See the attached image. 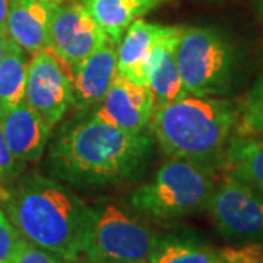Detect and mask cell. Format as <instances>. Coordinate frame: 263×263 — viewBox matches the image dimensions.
<instances>
[{"mask_svg": "<svg viewBox=\"0 0 263 263\" xmlns=\"http://www.w3.org/2000/svg\"><path fill=\"white\" fill-rule=\"evenodd\" d=\"M149 133L122 130L94 117L63 129L48 154L50 171L76 187H104L133 180L146 167Z\"/></svg>", "mask_w": 263, "mask_h": 263, "instance_id": "6da1fadb", "label": "cell"}, {"mask_svg": "<svg viewBox=\"0 0 263 263\" xmlns=\"http://www.w3.org/2000/svg\"><path fill=\"white\" fill-rule=\"evenodd\" d=\"M0 206L22 238L63 260L84 256L89 206L60 181L28 174L0 187Z\"/></svg>", "mask_w": 263, "mask_h": 263, "instance_id": "7a4b0ae2", "label": "cell"}, {"mask_svg": "<svg viewBox=\"0 0 263 263\" xmlns=\"http://www.w3.org/2000/svg\"><path fill=\"white\" fill-rule=\"evenodd\" d=\"M238 107L228 100L186 95L155 105L149 127L170 158H181L216 173L238 122Z\"/></svg>", "mask_w": 263, "mask_h": 263, "instance_id": "3957f363", "label": "cell"}, {"mask_svg": "<svg viewBox=\"0 0 263 263\" xmlns=\"http://www.w3.org/2000/svg\"><path fill=\"white\" fill-rule=\"evenodd\" d=\"M214 189L215 173L192 161L170 158L152 180L133 190L129 203L142 215L170 221L203 209Z\"/></svg>", "mask_w": 263, "mask_h": 263, "instance_id": "277c9868", "label": "cell"}, {"mask_svg": "<svg viewBox=\"0 0 263 263\" xmlns=\"http://www.w3.org/2000/svg\"><path fill=\"white\" fill-rule=\"evenodd\" d=\"M158 237L138 216L110 200L89 206L84 256L94 263H149Z\"/></svg>", "mask_w": 263, "mask_h": 263, "instance_id": "5b68a950", "label": "cell"}, {"mask_svg": "<svg viewBox=\"0 0 263 263\" xmlns=\"http://www.w3.org/2000/svg\"><path fill=\"white\" fill-rule=\"evenodd\" d=\"M180 78L187 94L214 97L226 94L234 76L233 47L212 28H183L176 48Z\"/></svg>", "mask_w": 263, "mask_h": 263, "instance_id": "8992f818", "label": "cell"}, {"mask_svg": "<svg viewBox=\"0 0 263 263\" xmlns=\"http://www.w3.org/2000/svg\"><path fill=\"white\" fill-rule=\"evenodd\" d=\"M216 230L227 240L253 241L263 238V193L224 176L208 200Z\"/></svg>", "mask_w": 263, "mask_h": 263, "instance_id": "52a82bcc", "label": "cell"}, {"mask_svg": "<svg viewBox=\"0 0 263 263\" xmlns=\"http://www.w3.org/2000/svg\"><path fill=\"white\" fill-rule=\"evenodd\" d=\"M25 103L51 129L73 105L70 75L50 50L34 53L27 65Z\"/></svg>", "mask_w": 263, "mask_h": 263, "instance_id": "ba28073f", "label": "cell"}, {"mask_svg": "<svg viewBox=\"0 0 263 263\" xmlns=\"http://www.w3.org/2000/svg\"><path fill=\"white\" fill-rule=\"evenodd\" d=\"M108 38L82 2L57 5L51 27L48 50L62 62L70 75L72 69Z\"/></svg>", "mask_w": 263, "mask_h": 263, "instance_id": "9c48e42d", "label": "cell"}, {"mask_svg": "<svg viewBox=\"0 0 263 263\" xmlns=\"http://www.w3.org/2000/svg\"><path fill=\"white\" fill-rule=\"evenodd\" d=\"M154 110L155 101L148 86L116 75L92 117L122 130L141 133L149 126Z\"/></svg>", "mask_w": 263, "mask_h": 263, "instance_id": "30bf717a", "label": "cell"}, {"mask_svg": "<svg viewBox=\"0 0 263 263\" xmlns=\"http://www.w3.org/2000/svg\"><path fill=\"white\" fill-rule=\"evenodd\" d=\"M117 75V46L110 40L72 69L73 107L86 110L103 101Z\"/></svg>", "mask_w": 263, "mask_h": 263, "instance_id": "8fae6325", "label": "cell"}, {"mask_svg": "<svg viewBox=\"0 0 263 263\" xmlns=\"http://www.w3.org/2000/svg\"><path fill=\"white\" fill-rule=\"evenodd\" d=\"M2 129L10 154L19 162H34L41 158L51 127L25 100L16 107L0 111Z\"/></svg>", "mask_w": 263, "mask_h": 263, "instance_id": "7c38bea8", "label": "cell"}, {"mask_svg": "<svg viewBox=\"0 0 263 263\" xmlns=\"http://www.w3.org/2000/svg\"><path fill=\"white\" fill-rule=\"evenodd\" d=\"M170 27L136 19L117 46V75L148 86V65L157 44Z\"/></svg>", "mask_w": 263, "mask_h": 263, "instance_id": "4fadbf2b", "label": "cell"}, {"mask_svg": "<svg viewBox=\"0 0 263 263\" xmlns=\"http://www.w3.org/2000/svg\"><path fill=\"white\" fill-rule=\"evenodd\" d=\"M56 3L46 0H10L8 35L27 53L50 47V27Z\"/></svg>", "mask_w": 263, "mask_h": 263, "instance_id": "5bb4252c", "label": "cell"}, {"mask_svg": "<svg viewBox=\"0 0 263 263\" xmlns=\"http://www.w3.org/2000/svg\"><path fill=\"white\" fill-rule=\"evenodd\" d=\"M181 34L183 28L170 27L168 32L157 44L151 56L148 65V88L154 97L155 105L173 103L189 95L183 86L176 62V48Z\"/></svg>", "mask_w": 263, "mask_h": 263, "instance_id": "9a60e30c", "label": "cell"}, {"mask_svg": "<svg viewBox=\"0 0 263 263\" xmlns=\"http://www.w3.org/2000/svg\"><path fill=\"white\" fill-rule=\"evenodd\" d=\"M107 38L119 46L124 32L136 19L168 0H81Z\"/></svg>", "mask_w": 263, "mask_h": 263, "instance_id": "2e32d148", "label": "cell"}, {"mask_svg": "<svg viewBox=\"0 0 263 263\" xmlns=\"http://www.w3.org/2000/svg\"><path fill=\"white\" fill-rule=\"evenodd\" d=\"M224 176L263 193V138L234 135L228 143Z\"/></svg>", "mask_w": 263, "mask_h": 263, "instance_id": "e0dca14e", "label": "cell"}, {"mask_svg": "<svg viewBox=\"0 0 263 263\" xmlns=\"http://www.w3.org/2000/svg\"><path fill=\"white\" fill-rule=\"evenodd\" d=\"M27 65L25 50L12 43L6 56L0 60V111L16 107L25 100Z\"/></svg>", "mask_w": 263, "mask_h": 263, "instance_id": "ac0fdd59", "label": "cell"}, {"mask_svg": "<svg viewBox=\"0 0 263 263\" xmlns=\"http://www.w3.org/2000/svg\"><path fill=\"white\" fill-rule=\"evenodd\" d=\"M216 253L187 240L164 238L157 241L149 263H215Z\"/></svg>", "mask_w": 263, "mask_h": 263, "instance_id": "d6986e66", "label": "cell"}, {"mask_svg": "<svg viewBox=\"0 0 263 263\" xmlns=\"http://www.w3.org/2000/svg\"><path fill=\"white\" fill-rule=\"evenodd\" d=\"M238 113L235 135L263 138V75L238 107Z\"/></svg>", "mask_w": 263, "mask_h": 263, "instance_id": "ffe728a7", "label": "cell"}, {"mask_svg": "<svg viewBox=\"0 0 263 263\" xmlns=\"http://www.w3.org/2000/svg\"><path fill=\"white\" fill-rule=\"evenodd\" d=\"M215 253L219 260L226 263H263V246L254 241L240 247H222Z\"/></svg>", "mask_w": 263, "mask_h": 263, "instance_id": "44dd1931", "label": "cell"}, {"mask_svg": "<svg viewBox=\"0 0 263 263\" xmlns=\"http://www.w3.org/2000/svg\"><path fill=\"white\" fill-rule=\"evenodd\" d=\"M12 263H65V260L21 237Z\"/></svg>", "mask_w": 263, "mask_h": 263, "instance_id": "7402d4cb", "label": "cell"}, {"mask_svg": "<svg viewBox=\"0 0 263 263\" xmlns=\"http://www.w3.org/2000/svg\"><path fill=\"white\" fill-rule=\"evenodd\" d=\"M21 235L0 206V263H12Z\"/></svg>", "mask_w": 263, "mask_h": 263, "instance_id": "603a6c76", "label": "cell"}, {"mask_svg": "<svg viewBox=\"0 0 263 263\" xmlns=\"http://www.w3.org/2000/svg\"><path fill=\"white\" fill-rule=\"evenodd\" d=\"M22 165L24 164L15 160L10 154L0 120V183H8L10 180L18 179L19 173L22 171Z\"/></svg>", "mask_w": 263, "mask_h": 263, "instance_id": "cb8c5ba5", "label": "cell"}, {"mask_svg": "<svg viewBox=\"0 0 263 263\" xmlns=\"http://www.w3.org/2000/svg\"><path fill=\"white\" fill-rule=\"evenodd\" d=\"M10 0H0V32L8 34L6 22H8V13H9Z\"/></svg>", "mask_w": 263, "mask_h": 263, "instance_id": "d4e9b609", "label": "cell"}, {"mask_svg": "<svg viewBox=\"0 0 263 263\" xmlns=\"http://www.w3.org/2000/svg\"><path fill=\"white\" fill-rule=\"evenodd\" d=\"M12 43H13V41L10 40V37L8 35V34H5V32H0V60L6 56V53L9 51Z\"/></svg>", "mask_w": 263, "mask_h": 263, "instance_id": "484cf974", "label": "cell"}, {"mask_svg": "<svg viewBox=\"0 0 263 263\" xmlns=\"http://www.w3.org/2000/svg\"><path fill=\"white\" fill-rule=\"evenodd\" d=\"M65 263H94L91 260H82V259H78V260H65Z\"/></svg>", "mask_w": 263, "mask_h": 263, "instance_id": "4316f807", "label": "cell"}, {"mask_svg": "<svg viewBox=\"0 0 263 263\" xmlns=\"http://www.w3.org/2000/svg\"><path fill=\"white\" fill-rule=\"evenodd\" d=\"M46 2H51V3H56V5H60V3H63L66 0H46Z\"/></svg>", "mask_w": 263, "mask_h": 263, "instance_id": "83f0119b", "label": "cell"}, {"mask_svg": "<svg viewBox=\"0 0 263 263\" xmlns=\"http://www.w3.org/2000/svg\"><path fill=\"white\" fill-rule=\"evenodd\" d=\"M215 263H226V262H222V260H219V259H218V257H216Z\"/></svg>", "mask_w": 263, "mask_h": 263, "instance_id": "f1b7e54d", "label": "cell"}, {"mask_svg": "<svg viewBox=\"0 0 263 263\" xmlns=\"http://www.w3.org/2000/svg\"><path fill=\"white\" fill-rule=\"evenodd\" d=\"M260 2H262V5H263V0H260Z\"/></svg>", "mask_w": 263, "mask_h": 263, "instance_id": "f546056e", "label": "cell"}]
</instances>
